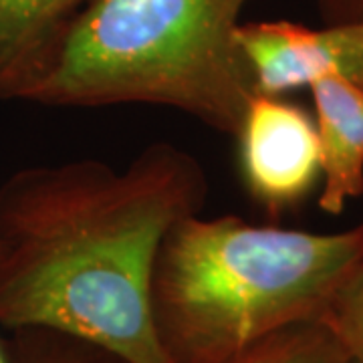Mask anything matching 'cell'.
Returning <instances> with one entry per match:
<instances>
[{"label": "cell", "mask_w": 363, "mask_h": 363, "mask_svg": "<svg viewBox=\"0 0 363 363\" xmlns=\"http://www.w3.org/2000/svg\"><path fill=\"white\" fill-rule=\"evenodd\" d=\"M351 363H353V362H351Z\"/></svg>", "instance_id": "obj_13"}, {"label": "cell", "mask_w": 363, "mask_h": 363, "mask_svg": "<svg viewBox=\"0 0 363 363\" xmlns=\"http://www.w3.org/2000/svg\"><path fill=\"white\" fill-rule=\"evenodd\" d=\"M248 0H95L25 101L47 107L145 104L236 135L257 93L238 45Z\"/></svg>", "instance_id": "obj_3"}, {"label": "cell", "mask_w": 363, "mask_h": 363, "mask_svg": "<svg viewBox=\"0 0 363 363\" xmlns=\"http://www.w3.org/2000/svg\"><path fill=\"white\" fill-rule=\"evenodd\" d=\"M363 262V222L343 233L250 224L236 214L180 220L152 274L168 363H224L285 327L319 321Z\"/></svg>", "instance_id": "obj_2"}, {"label": "cell", "mask_w": 363, "mask_h": 363, "mask_svg": "<svg viewBox=\"0 0 363 363\" xmlns=\"http://www.w3.org/2000/svg\"><path fill=\"white\" fill-rule=\"evenodd\" d=\"M95 0H0V101H25Z\"/></svg>", "instance_id": "obj_6"}, {"label": "cell", "mask_w": 363, "mask_h": 363, "mask_svg": "<svg viewBox=\"0 0 363 363\" xmlns=\"http://www.w3.org/2000/svg\"><path fill=\"white\" fill-rule=\"evenodd\" d=\"M0 363H9V357H6V347H4V337H0Z\"/></svg>", "instance_id": "obj_12"}, {"label": "cell", "mask_w": 363, "mask_h": 363, "mask_svg": "<svg viewBox=\"0 0 363 363\" xmlns=\"http://www.w3.org/2000/svg\"><path fill=\"white\" fill-rule=\"evenodd\" d=\"M206 198L202 164L169 142L123 169L75 160L11 174L0 184V327L168 363L152 313L154 264L169 230Z\"/></svg>", "instance_id": "obj_1"}, {"label": "cell", "mask_w": 363, "mask_h": 363, "mask_svg": "<svg viewBox=\"0 0 363 363\" xmlns=\"http://www.w3.org/2000/svg\"><path fill=\"white\" fill-rule=\"evenodd\" d=\"M238 45L260 93L283 95L323 77H343L363 87V18L325 28L260 21L240 23Z\"/></svg>", "instance_id": "obj_5"}, {"label": "cell", "mask_w": 363, "mask_h": 363, "mask_svg": "<svg viewBox=\"0 0 363 363\" xmlns=\"http://www.w3.org/2000/svg\"><path fill=\"white\" fill-rule=\"evenodd\" d=\"M234 138L242 186L271 218L303 204L321 182L315 119L301 105L257 91Z\"/></svg>", "instance_id": "obj_4"}, {"label": "cell", "mask_w": 363, "mask_h": 363, "mask_svg": "<svg viewBox=\"0 0 363 363\" xmlns=\"http://www.w3.org/2000/svg\"><path fill=\"white\" fill-rule=\"evenodd\" d=\"M321 145L319 208L341 214L363 192V87L343 77L309 85Z\"/></svg>", "instance_id": "obj_7"}, {"label": "cell", "mask_w": 363, "mask_h": 363, "mask_svg": "<svg viewBox=\"0 0 363 363\" xmlns=\"http://www.w3.org/2000/svg\"><path fill=\"white\" fill-rule=\"evenodd\" d=\"M319 321L335 333L351 362L363 363V262L339 286Z\"/></svg>", "instance_id": "obj_10"}, {"label": "cell", "mask_w": 363, "mask_h": 363, "mask_svg": "<svg viewBox=\"0 0 363 363\" xmlns=\"http://www.w3.org/2000/svg\"><path fill=\"white\" fill-rule=\"evenodd\" d=\"M9 363H130L89 341L51 329H16L4 337Z\"/></svg>", "instance_id": "obj_9"}, {"label": "cell", "mask_w": 363, "mask_h": 363, "mask_svg": "<svg viewBox=\"0 0 363 363\" xmlns=\"http://www.w3.org/2000/svg\"><path fill=\"white\" fill-rule=\"evenodd\" d=\"M224 363H351V357L323 321H307L259 339Z\"/></svg>", "instance_id": "obj_8"}, {"label": "cell", "mask_w": 363, "mask_h": 363, "mask_svg": "<svg viewBox=\"0 0 363 363\" xmlns=\"http://www.w3.org/2000/svg\"><path fill=\"white\" fill-rule=\"evenodd\" d=\"M325 14L333 23H347L363 18V0H321Z\"/></svg>", "instance_id": "obj_11"}]
</instances>
